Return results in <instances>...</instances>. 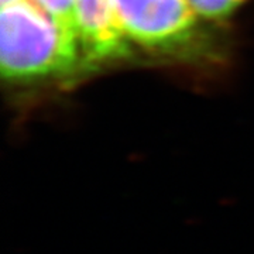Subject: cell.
Listing matches in <instances>:
<instances>
[{"label":"cell","mask_w":254,"mask_h":254,"mask_svg":"<svg viewBox=\"0 0 254 254\" xmlns=\"http://www.w3.org/2000/svg\"><path fill=\"white\" fill-rule=\"evenodd\" d=\"M85 69L79 43L31 0L0 13V71L9 82L75 75Z\"/></svg>","instance_id":"6da1fadb"},{"label":"cell","mask_w":254,"mask_h":254,"mask_svg":"<svg viewBox=\"0 0 254 254\" xmlns=\"http://www.w3.org/2000/svg\"><path fill=\"white\" fill-rule=\"evenodd\" d=\"M128 41L177 58L202 55L208 40L190 0H112ZM205 53V51H203Z\"/></svg>","instance_id":"7a4b0ae2"},{"label":"cell","mask_w":254,"mask_h":254,"mask_svg":"<svg viewBox=\"0 0 254 254\" xmlns=\"http://www.w3.org/2000/svg\"><path fill=\"white\" fill-rule=\"evenodd\" d=\"M76 14L85 69L131 54L128 40L119 27L112 0H76Z\"/></svg>","instance_id":"3957f363"},{"label":"cell","mask_w":254,"mask_h":254,"mask_svg":"<svg viewBox=\"0 0 254 254\" xmlns=\"http://www.w3.org/2000/svg\"><path fill=\"white\" fill-rule=\"evenodd\" d=\"M54 20L58 27L79 43L76 0H31Z\"/></svg>","instance_id":"277c9868"},{"label":"cell","mask_w":254,"mask_h":254,"mask_svg":"<svg viewBox=\"0 0 254 254\" xmlns=\"http://www.w3.org/2000/svg\"><path fill=\"white\" fill-rule=\"evenodd\" d=\"M193 9L205 20L219 21L229 17L246 0H190Z\"/></svg>","instance_id":"5b68a950"},{"label":"cell","mask_w":254,"mask_h":254,"mask_svg":"<svg viewBox=\"0 0 254 254\" xmlns=\"http://www.w3.org/2000/svg\"><path fill=\"white\" fill-rule=\"evenodd\" d=\"M17 1H20V0H0V6H1V9H3V7L11 6V4L17 3Z\"/></svg>","instance_id":"8992f818"}]
</instances>
